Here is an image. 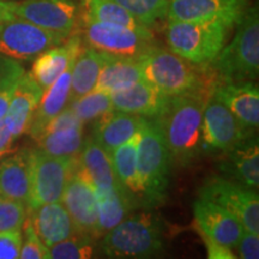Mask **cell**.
<instances>
[{"instance_id": "obj_24", "label": "cell", "mask_w": 259, "mask_h": 259, "mask_svg": "<svg viewBox=\"0 0 259 259\" xmlns=\"http://www.w3.org/2000/svg\"><path fill=\"white\" fill-rule=\"evenodd\" d=\"M73 63L74 60L46 90L42 92L40 102L35 109L28 128V132L35 139L44 132L48 122L69 105Z\"/></svg>"}, {"instance_id": "obj_37", "label": "cell", "mask_w": 259, "mask_h": 259, "mask_svg": "<svg viewBox=\"0 0 259 259\" xmlns=\"http://www.w3.org/2000/svg\"><path fill=\"white\" fill-rule=\"evenodd\" d=\"M22 241V229L0 232V259L19 258Z\"/></svg>"}, {"instance_id": "obj_14", "label": "cell", "mask_w": 259, "mask_h": 259, "mask_svg": "<svg viewBox=\"0 0 259 259\" xmlns=\"http://www.w3.org/2000/svg\"><path fill=\"white\" fill-rule=\"evenodd\" d=\"M61 203L69 212L77 233L97 236V196L92 184L84 178L74 164Z\"/></svg>"}, {"instance_id": "obj_44", "label": "cell", "mask_w": 259, "mask_h": 259, "mask_svg": "<svg viewBox=\"0 0 259 259\" xmlns=\"http://www.w3.org/2000/svg\"><path fill=\"white\" fill-rule=\"evenodd\" d=\"M15 17L16 15L14 12V2L0 0V22L9 21V19H12Z\"/></svg>"}, {"instance_id": "obj_23", "label": "cell", "mask_w": 259, "mask_h": 259, "mask_svg": "<svg viewBox=\"0 0 259 259\" xmlns=\"http://www.w3.org/2000/svg\"><path fill=\"white\" fill-rule=\"evenodd\" d=\"M144 119L139 115L111 111L94 121L93 139L111 154L114 149L138 134Z\"/></svg>"}, {"instance_id": "obj_18", "label": "cell", "mask_w": 259, "mask_h": 259, "mask_svg": "<svg viewBox=\"0 0 259 259\" xmlns=\"http://www.w3.org/2000/svg\"><path fill=\"white\" fill-rule=\"evenodd\" d=\"M82 50V36L76 32L67 37L63 44L48 48L38 54L29 74L42 90H46L64 72L65 69L76 60Z\"/></svg>"}, {"instance_id": "obj_9", "label": "cell", "mask_w": 259, "mask_h": 259, "mask_svg": "<svg viewBox=\"0 0 259 259\" xmlns=\"http://www.w3.org/2000/svg\"><path fill=\"white\" fill-rule=\"evenodd\" d=\"M66 38L23 18L15 17L0 22V56L17 61L30 60L48 48L63 44Z\"/></svg>"}, {"instance_id": "obj_6", "label": "cell", "mask_w": 259, "mask_h": 259, "mask_svg": "<svg viewBox=\"0 0 259 259\" xmlns=\"http://www.w3.org/2000/svg\"><path fill=\"white\" fill-rule=\"evenodd\" d=\"M229 30L216 22L169 21L164 36L171 52L194 65L208 66L225 46Z\"/></svg>"}, {"instance_id": "obj_34", "label": "cell", "mask_w": 259, "mask_h": 259, "mask_svg": "<svg viewBox=\"0 0 259 259\" xmlns=\"http://www.w3.org/2000/svg\"><path fill=\"white\" fill-rule=\"evenodd\" d=\"M131 12L139 22L153 27L156 22L166 18L169 0H113Z\"/></svg>"}, {"instance_id": "obj_11", "label": "cell", "mask_w": 259, "mask_h": 259, "mask_svg": "<svg viewBox=\"0 0 259 259\" xmlns=\"http://www.w3.org/2000/svg\"><path fill=\"white\" fill-rule=\"evenodd\" d=\"M14 12L16 17L23 18L65 37L76 34L82 18L78 0L14 2Z\"/></svg>"}, {"instance_id": "obj_33", "label": "cell", "mask_w": 259, "mask_h": 259, "mask_svg": "<svg viewBox=\"0 0 259 259\" xmlns=\"http://www.w3.org/2000/svg\"><path fill=\"white\" fill-rule=\"evenodd\" d=\"M94 236L76 233L70 238L48 247V255L53 259H87L95 251Z\"/></svg>"}, {"instance_id": "obj_45", "label": "cell", "mask_w": 259, "mask_h": 259, "mask_svg": "<svg viewBox=\"0 0 259 259\" xmlns=\"http://www.w3.org/2000/svg\"><path fill=\"white\" fill-rule=\"evenodd\" d=\"M6 154H9V153H0V158H2V157H4Z\"/></svg>"}, {"instance_id": "obj_35", "label": "cell", "mask_w": 259, "mask_h": 259, "mask_svg": "<svg viewBox=\"0 0 259 259\" xmlns=\"http://www.w3.org/2000/svg\"><path fill=\"white\" fill-rule=\"evenodd\" d=\"M27 215L24 203L0 196V232L22 229Z\"/></svg>"}, {"instance_id": "obj_7", "label": "cell", "mask_w": 259, "mask_h": 259, "mask_svg": "<svg viewBox=\"0 0 259 259\" xmlns=\"http://www.w3.org/2000/svg\"><path fill=\"white\" fill-rule=\"evenodd\" d=\"M76 157L52 156L36 149L30 154V192L28 209L61 202L65 186L74 169Z\"/></svg>"}, {"instance_id": "obj_3", "label": "cell", "mask_w": 259, "mask_h": 259, "mask_svg": "<svg viewBox=\"0 0 259 259\" xmlns=\"http://www.w3.org/2000/svg\"><path fill=\"white\" fill-rule=\"evenodd\" d=\"M215 84L254 82L259 74L258 6L246 10L233 40L209 65Z\"/></svg>"}, {"instance_id": "obj_39", "label": "cell", "mask_w": 259, "mask_h": 259, "mask_svg": "<svg viewBox=\"0 0 259 259\" xmlns=\"http://www.w3.org/2000/svg\"><path fill=\"white\" fill-rule=\"evenodd\" d=\"M78 126H84L83 122L79 120L78 116L74 114L72 108L67 105L63 109V111H61L60 113H58V114L54 116V118L52 119L50 122H48L42 134H45V132H50V131H56V130L78 127ZM40 136H38V137H40Z\"/></svg>"}, {"instance_id": "obj_29", "label": "cell", "mask_w": 259, "mask_h": 259, "mask_svg": "<svg viewBox=\"0 0 259 259\" xmlns=\"http://www.w3.org/2000/svg\"><path fill=\"white\" fill-rule=\"evenodd\" d=\"M132 206V196L124 187L108 191L97 196V236L111 231L126 219Z\"/></svg>"}, {"instance_id": "obj_30", "label": "cell", "mask_w": 259, "mask_h": 259, "mask_svg": "<svg viewBox=\"0 0 259 259\" xmlns=\"http://www.w3.org/2000/svg\"><path fill=\"white\" fill-rule=\"evenodd\" d=\"M139 134V132H138ZM138 134L109 154L113 169L119 184L131 194L142 198L141 184L137 174V142Z\"/></svg>"}, {"instance_id": "obj_25", "label": "cell", "mask_w": 259, "mask_h": 259, "mask_svg": "<svg viewBox=\"0 0 259 259\" xmlns=\"http://www.w3.org/2000/svg\"><path fill=\"white\" fill-rule=\"evenodd\" d=\"M30 154L23 149L0 163V196L25 205L30 192Z\"/></svg>"}, {"instance_id": "obj_26", "label": "cell", "mask_w": 259, "mask_h": 259, "mask_svg": "<svg viewBox=\"0 0 259 259\" xmlns=\"http://www.w3.org/2000/svg\"><path fill=\"white\" fill-rule=\"evenodd\" d=\"M143 79L139 58L116 57L106 53V60L95 84V92L112 94Z\"/></svg>"}, {"instance_id": "obj_41", "label": "cell", "mask_w": 259, "mask_h": 259, "mask_svg": "<svg viewBox=\"0 0 259 259\" xmlns=\"http://www.w3.org/2000/svg\"><path fill=\"white\" fill-rule=\"evenodd\" d=\"M204 244H205L206 252H208V258L210 259H234L236 255L233 253L231 248L226 246L220 245L218 242L210 240L209 238L202 235Z\"/></svg>"}, {"instance_id": "obj_10", "label": "cell", "mask_w": 259, "mask_h": 259, "mask_svg": "<svg viewBox=\"0 0 259 259\" xmlns=\"http://www.w3.org/2000/svg\"><path fill=\"white\" fill-rule=\"evenodd\" d=\"M82 32L89 47L116 57L141 58L157 46L153 32L143 34L120 25L83 21Z\"/></svg>"}, {"instance_id": "obj_17", "label": "cell", "mask_w": 259, "mask_h": 259, "mask_svg": "<svg viewBox=\"0 0 259 259\" xmlns=\"http://www.w3.org/2000/svg\"><path fill=\"white\" fill-rule=\"evenodd\" d=\"M211 93L228 107L242 127L254 134L259 126V89L254 82L213 84Z\"/></svg>"}, {"instance_id": "obj_40", "label": "cell", "mask_w": 259, "mask_h": 259, "mask_svg": "<svg viewBox=\"0 0 259 259\" xmlns=\"http://www.w3.org/2000/svg\"><path fill=\"white\" fill-rule=\"evenodd\" d=\"M238 257L241 259L259 258V234L245 231L236 245Z\"/></svg>"}, {"instance_id": "obj_19", "label": "cell", "mask_w": 259, "mask_h": 259, "mask_svg": "<svg viewBox=\"0 0 259 259\" xmlns=\"http://www.w3.org/2000/svg\"><path fill=\"white\" fill-rule=\"evenodd\" d=\"M76 166L80 174L92 184L96 196L121 186L114 174L111 156L93 138L84 141L76 157Z\"/></svg>"}, {"instance_id": "obj_5", "label": "cell", "mask_w": 259, "mask_h": 259, "mask_svg": "<svg viewBox=\"0 0 259 259\" xmlns=\"http://www.w3.org/2000/svg\"><path fill=\"white\" fill-rule=\"evenodd\" d=\"M101 250L109 258H149L163 250V229L150 213L126 218L103 234Z\"/></svg>"}, {"instance_id": "obj_21", "label": "cell", "mask_w": 259, "mask_h": 259, "mask_svg": "<svg viewBox=\"0 0 259 259\" xmlns=\"http://www.w3.org/2000/svg\"><path fill=\"white\" fill-rule=\"evenodd\" d=\"M42 90L29 73H23L15 84L4 121L15 139L28 132L32 115L40 102Z\"/></svg>"}, {"instance_id": "obj_32", "label": "cell", "mask_w": 259, "mask_h": 259, "mask_svg": "<svg viewBox=\"0 0 259 259\" xmlns=\"http://www.w3.org/2000/svg\"><path fill=\"white\" fill-rule=\"evenodd\" d=\"M69 106L83 122V125L94 122L106 113L114 111L109 94L95 92V90L69 102Z\"/></svg>"}, {"instance_id": "obj_8", "label": "cell", "mask_w": 259, "mask_h": 259, "mask_svg": "<svg viewBox=\"0 0 259 259\" xmlns=\"http://www.w3.org/2000/svg\"><path fill=\"white\" fill-rule=\"evenodd\" d=\"M199 198L218 204L241 222L245 231L259 234V198L257 191L226 177L212 176L204 181Z\"/></svg>"}, {"instance_id": "obj_43", "label": "cell", "mask_w": 259, "mask_h": 259, "mask_svg": "<svg viewBox=\"0 0 259 259\" xmlns=\"http://www.w3.org/2000/svg\"><path fill=\"white\" fill-rule=\"evenodd\" d=\"M15 84L11 87H8V88L0 90V119L4 118L6 112H8L10 101H11L12 94H14Z\"/></svg>"}, {"instance_id": "obj_27", "label": "cell", "mask_w": 259, "mask_h": 259, "mask_svg": "<svg viewBox=\"0 0 259 259\" xmlns=\"http://www.w3.org/2000/svg\"><path fill=\"white\" fill-rule=\"evenodd\" d=\"M80 15L83 21L120 25L143 34L153 32L131 12L113 0H82Z\"/></svg>"}, {"instance_id": "obj_1", "label": "cell", "mask_w": 259, "mask_h": 259, "mask_svg": "<svg viewBox=\"0 0 259 259\" xmlns=\"http://www.w3.org/2000/svg\"><path fill=\"white\" fill-rule=\"evenodd\" d=\"M210 92H193L171 97L161 122L171 158L189 164L204 150L202 138L203 111Z\"/></svg>"}, {"instance_id": "obj_15", "label": "cell", "mask_w": 259, "mask_h": 259, "mask_svg": "<svg viewBox=\"0 0 259 259\" xmlns=\"http://www.w3.org/2000/svg\"><path fill=\"white\" fill-rule=\"evenodd\" d=\"M193 215L200 234L231 250L236 247L245 232L234 215L210 200L197 199L193 204Z\"/></svg>"}, {"instance_id": "obj_22", "label": "cell", "mask_w": 259, "mask_h": 259, "mask_svg": "<svg viewBox=\"0 0 259 259\" xmlns=\"http://www.w3.org/2000/svg\"><path fill=\"white\" fill-rule=\"evenodd\" d=\"M34 231L47 247L76 234L77 229L69 212L61 202L44 204L34 209H28Z\"/></svg>"}, {"instance_id": "obj_28", "label": "cell", "mask_w": 259, "mask_h": 259, "mask_svg": "<svg viewBox=\"0 0 259 259\" xmlns=\"http://www.w3.org/2000/svg\"><path fill=\"white\" fill-rule=\"evenodd\" d=\"M105 60L106 53L103 52L89 46L80 51L74 60L71 73L70 102L93 92Z\"/></svg>"}, {"instance_id": "obj_31", "label": "cell", "mask_w": 259, "mask_h": 259, "mask_svg": "<svg viewBox=\"0 0 259 259\" xmlns=\"http://www.w3.org/2000/svg\"><path fill=\"white\" fill-rule=\"evenodd\" d=\"M38 149L58 157H77L84 143L83 126L56 130L42 134L36 138Z\"/></svg>"}, {"instance_id": "obj_4", "label": "cell", "mask_w": 259, "mask_h": 259, "mask_svg": "<svg viewBox=\"0 0 259 259\" xmlns=\"http://www.w3.org/2000/svg\"><path fill=\"white\" fill-rule=\"evenodd\" d=\"M171 158L158 118H145L138 134L137 174L142 198L158 204L166 197Z\"/></svg>"}, {"instance_id": "obj_20", "label": "cell", "mask_w": 259, "mask_h": 259, "mask_svg": "<svg viewBox=\"0 0 259 259\" xmlns=\"http://www.w3.org/2000/svg\"><path fill=\"white\" fill-rule=\"evenodd\" d=\"M220 170L226 178L257 190L259 186V147L257 136L251 135L226 151Z\"/></svg>"}, {"instance_id": "obj_16", "label": "cell", "mask_w": 259, "mask_h": 259, "mask_svg": "<svg viewBox=\"0 0 259 259\" xmlns=\"http://www.w3.org/2000/svg\"><path fill=\"white\" fill-rule=\"evenodd\" d=\"M114 111L155 119L167 112L171 97L142 79L128 88L109 94Z\"/></svg>"}, {"instance_id": "obj_2", "label": "cell", "mask_w": 259, "mask_h": 259, "mask_svg": "<svg viewBox=\"0 0 259 259\" xmlns=\"http://www.w3.org/2000/svg\"><path fill=\"white\" fill-rule=\"evenodd\" d=\"M139 60L143 79L170 97L193 92H210L215 84L209 65H194L158 45Z\"/></svg>"}, {"instance_id": "obj_38", "label": "cell", "mask_w": 259, "mask_h": 259, "mask_svg": "<svg viewBox=\"0 0 259 259\" xmlns=\"http://www.w3.org/2000/svg\"><path fill=\"white\" fill-rule=\"evenodd\" d=\"M23 73V66L17 60L0 56V90L14 85Z\"/></svg>"}, {"instance_id": "obj_42", "label": "cell", "mask_w": 259, "mask_h": 259, "mask_svg": "<svg viewBox=\"0 0 259 259\" xmlns=\"http://www.w3.org/2000/svg\"><path fill=\"white\" fill-rule=\"evenodd\" d=\"M15 141L14 135L6 126L4 118L0 119V153H10L11 144Z\"/></svg>"}, {"instance_id": "obj_12", "label": "cell", "mask_w": 259, "mask_h": 259, "mask_svg": "<svg viewBox=\"0 0 259 259\" xmlns=\"http://www.w3.org/2000/svg\"><path fill=\"white\" fill-rule=\"evenodd\" d=\"M250 0H169L166 17L179 22H216L233 28L250 6Z\"/></svg>"}, {"instance_id": "obj_13", "label": "cell", "mask_w": 259, "mask_h": 259, "mask_svg": "<svg viewBox=\"0 0 259 259\" xmlns=\"http://www.w3.org/2000/svg\"><path fill=\"white\" fill-rule=\"evenodd\" d=\"M251 135L253 134L246 131L228 107L210 90L203 111L202 138L204 148L226 153Z\"/></svg>"}, {"instance_id": "obj_36", "label": "cell", "mask_w": 259, "mask_h": 259, "mask_svg": "<svg viewBox=\"0 0 259 259\" xmlns=\"http://www.w3.org/2000/svg\"><path fill=\"white\" fill-rule=\"evenodd\" d=\"M24 241H22L21 253L19 258L22 259H48V247L40 240L34 231L30 220L25 219L24 222Z\"/></svg>"}]
</instances>
